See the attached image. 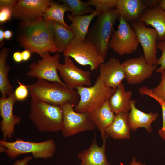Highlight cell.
I'll use <instances>...</instances> for the list:
<instances>
[{
  "label": "cell",
  "mask_w": 165,
  "mask_h": 165,
  "mask_svg": "<svg viewBox=\"0 0 165 165\" xmlns=\"http://www.w3.org/2000/svg\"><path fill=\"white\" fill-rule=\"evenodd\" d=\"M16 37L21 46L31 53H37L41 57L46 52H57L51 21L43 17L31 22L21 21Z\"/></svg>",
  "instance_id": "6da1fadb"
},
{
  "label": "cell",
  "mask_w": 165,
  "mask_h": 165,
  "mask_svg": "<svg viewBox=\"0 0 165 165\" xmlns=\"http://www.w3.org/2000/svg\"><path fill=\"white\" fill-rule=\"evenodd\" d=\"M26 86L32 100L59 106L67 103L75 106L79 100L76 91L69 89L58 82L38 79L35 83Z\"/></svg>",
  "instance_id": "7a4b0ae2"
},
{
  "label": "cell",
  "mask_w": 165,
  "mask_h": 165,
  "mask_svg": "<svg viewBox=\"0 0 165 165\" xmlns=\"http://www.w3.org/2000/svg\"><path fill=\"white\" fill-rule=\"evenodd\" d=\"M92 25L85 40L94 45L98 54L105 60L110 48L114 27L119 15L116 9L100 12Z\"/></svg>",
  "instance_id": "3957f363"
},
{
  "label": "cell",
  "mask_w": 165,
  "mask_h": 165,
  "mask_svg": "<svg viewBox=\"0 0 165 165\" xmlns=\"http://www.w3.org/2000/svg\"><path fill=\"white\" fill-rule=\"evenodd\" d=\"M29 117L40 132H55L61 131L63 112L61 106L32 99Z\"/></svg>",
  "instance_id": "277c9868"
},
{
  "label": "cell",
  "mask_w": 165,
  "mask_h": 165,
  "mask_svg": "<svg viewBox=\"0 0 165 165\" xmlns=\"http://www.w3.org/2000/svg\"><path fill=\"white\" fill-rule=\"evenodd\" d=\"M79 100L74 110L79 113H90L98 108L109 100L116 90L107 86L98 76L93 86L76 89Z\"/></svg>",
  "instance_id": "5b68a950"
},
{
  "label": "cell",
  "mask_w": 165,
  "mask_h": 165,
  "mask_svg": "<svg viewBox=\"0 0 165 165\" xmlns=\"http://www.w3.org/2000/svg\"><path fill=\"white\" fill-rule=\"evenodd\" d=\"M0 145L6 148L5 153L11 159L29 153L35 159L49 158L54 154L56 148L55 142L52 139L40 142L26 141L21 138L9 142L2 139L0 140Z\"/></svg>",
  "instance_id": "8992f818"
},
{
  "label": "cell",
  "mask_w": 165,
  "mask_h": 165,
  "mask_svg": "<svg viewBox=\"0 0 165 165\" xmlns=\"http://www.w3.org/2000/svg\"><path fill=\"white\" fill-rule=\"evenodd\" d=\"M61 106L63 112L61 131L64 137H68L79 132L97 128L89 113L75 112L74 108L75 106L70 103Z\"/></svg>",
  "instance_id": "52a82bcc"
},
{
  "label": "cell",
  "mask_w": 165,
  "mask_h": 165,
  "mask_svg": "<svg viewBox=\"0 0 165 165\" xmlns=\"http://www.w3.org/2000/svg\"><path fill=\"white\" fill-rule=\"evenodd\" d=\"M63 53L64 57L73 58L81 65H89L91 71L99 68L105 60L97 53L90 42L75 38Z\"/></svg>",
  "instance_id": "ba28073f"
},
{
  "label": "cell",
  "mask_w": 165,
  "mask_h": 165,
  "mask_svg": "<svg viewBox=\"0 0 165 165\" xmlns=\"http://www.w3.org/2000/svg\"><path fill=\"white\" fill-rule=\"evenodd\" d=\"M117 29L113 30L109 46L120 55L131 54L136 51L139 42L134 30L123 17L119 16Z\"/></svg>",
  "instance_id": "9c48e42d"
},
{
  "label": "cell",
  "mask_w": 165,
  "mask_h": 165,
  "mask_svg": "<svg viewBox=\"0 0 165 165\" xmlns=\"http://www.w3.org/2000/svg\"><path fill=\"white\" fill-rule=\"evenodd\" d=\"M50 53L49 52L46 53L41 59L31 63L28 66L29 71L26 75L51 82H58L66 86L58 73L60 54L57 53L51 55Z\"/></svg>",
  "instance_id": "30bf717a"
},
{
  "label": "cell",
  "mask_w": 165,
  "mask_h": 165,
  "mask_svg": "<svg viewBox=\"0 0 165 165\" xmlns=\"http://www.w3.org/2000/svg\"><path fill=\"white\" fill-rule=\"evenodd\" d=\"M130 23L142 47L146 61L150 65H156L158 60L157 32L154 28L147 27L142 22L137 21Z\"/></svg>",
  "instance_id": "8fae6325"
},
{
  "label": "cell",
  "mask_w": 165,
  "mask_h": 165,
  "mask_svg": "<svg viewBox=\"0 0 165 165\" xmlns=\"http://www.w3.org/2000/svg\"><path fill=\"white\" fill-rule=\"evenodd\" d=\"M58 71L69 89L74 90L79 87L91 85V72L77 67L69 57H64V63L59 64Z\"/></svg>",
  "instance_id": "7c38bea8"
},
{
  "label": "cell",
  "mask_w": 165,
  "mask_h": 165,
  "mask_svg": "<svg viewBox=\"0 0 165 165\" xmlns=\"http://www.w3.org/2000/svg\"><path fill=\"white\" fill-rule=\"evenodd\" d=\"M50 0H19L14 7L13 17L21 21L31 22L43 17Z\"/></svg>",
  "instance_id": "4fadbf2b"
},
{
  "label": "cell",
  "mask_w": 165,
  "mask_h": 165,
  "mask_svg": "<svg viewBox=\"0 0 165 165\" xmlns=\"http://www.w3.org/2000/svg\"><path fill=\"white\" fill-rule=\"evenodd\" d=\"M125 70L126 78L130 84L142 82L149 78L156 70L157 65L148 64L144 56L130 58L122 63Z\"/></svg>",
  "instance_id": "5bb4252c"
},
{
  "label": "cell",
  "mask_w": 165,
  "mask_h": 165,
  "mask_svg": "<svg viewBox=\"0 0 165 165\" xmlns=\"http://www.w3.org/2000/svg\"><path fill=\"white\" fill-rule=\"evenodd\" d=\"M16 101L14 91L6 98H0V116L2 118L0 128L2 139L4 140L12 137L15 126L20 123V117L13 113L14 105Z\"/></svg>",
  "instance_id": "9a60e30c"
},
{
  "label": "cell",
  "mask_w": 165,
  "mask_h": 165,
  "mask_svg": "<svg viewBox=\"0 0 165 165\" xmlns=\"http://www.w3.org/2000/svg\"><path fill=\"white\" fill-rule=\"evenodd\" d=\"M99 75L108 86L116 90L118 86L126 78L124 67L119 60L110 58L106 62L101 64L99 68Z\"/></svg>",
  "instance_id": "2e32d148"
},
{
  "label": "cell",
  "mask_w": 165,
  "mask_h": 165,
  "mask_svg": "<svg viewBox=\"0 0 165 165\" xmlns=\"http://www.w3.org/2000/svg\"><path fill=\"white\" fill-rule=\"evenodd\" d=\"M107 139L103 140L102 145L97 144V135L95 133L92 142L87 149L82 150L77 155L82 165H111L106 155V142Z\"/></svg>",
  "instance_id": "e0dca14e"
},
{
  "label": "cell",
  "mask_w": 165,
  "mask_h": 165,
  "mask_svg": "<svg viewBox=\"0 0 165 165\" xmlns=\"http://www.w3.org/2000/svg\"><path fill=\"white\" fill-rule=\"evenodd\" d=\"M137 100L131 99L130 101L131 111L128 114V120L130 129L134 132L139 128H145L148 133L152 132L153 129L151 126L152 123L158 117L157 113L151 112L145 113L136 108Z\"/></svg>",
  "instance_id": "ac0fdd59"
},
{
  "label": "cell",
  "mask_w": 165,
  "mask_h": 165,
  "mask_svg": "<svg viewBox=\"0 0 165 165\" xmlns=\"http://www.w3.org/2000/svg\"><path fill=\"white\" fill-rule=\"evenodd\" d=\"M138 21L153 27L158 33L157 41H165V11L159 6L146 9Z\"/></svg>",
  "instance_id": "d6986e66"
},
{
  "label": "cell",
  "mask_w": 165,
  "mask_h": 165,
  "mask_svg": "<svg viewBox=\"0 0 165 165\" xmlns=\"http://www.w3.org/2000/svg\"><path fill=\"white\" fill-rule=\"evenodd\" d=\"M116 9L119 16L131 23L138 21L148 8L141 0H117Z\"/></svg>",
  "instance_id": "ffe728a7"
},
{
  "label": "cell",
  "mask_w": 165,
  "mask_h": 165,
  "mask_svg": "<svg viewBox=\"0 0 165 165\" xmlns=\"http://www.w3.org/2000/svg\"><path fill=\"white\" fill-rule=\"evenodd\" d=\"M128 112H121L115 114L113 121L105 129L108 135L114 139H129L130 128Z\"/></svg>",
  "instance_id": "44dd1931"
},
{
  "label": "cell",
  "mask_w": 165,
  "mask_h": 165,
  "mask_svg": "<svg viewBox=\"0 0 165 165\" xmlns=\"http://www.w3.org/2000/svg\"><path fill=\"white\" fill-rule=\"evenodd\" d=\"M111 110L109 100L100 107L89 113L90 117L100 132L102 140L109 137L105 129L112 123L115 116Z\"/></svg>",
  "instance_id": "7402d4cb"
},
{
  "label": "cell",
  "mask_w": 165,
  "mask_h": 165,
  "mask_svg": "<svg viewBox=\"0 0 165 165\" xmlns=\"http://www.w3.org/2000/svg\"><path fill=\"white\" fill-rule=\"evenodd\" d=\"M100 13L95 10L89 14L81 16H75L72 14H68L67 17L72 22L69 26L75 38L83 41L85 40L91 22Z\"/></svg>",
  "instance_id": "603a6c76"
},
{
  "label": "cell",
  "mask_w": 165,
  "mask_h": 165,
  "mask_svg": "<svg viewBox=\"0 0 165 165\" xmlns=\"http://www.w3.org/2000/svg\"><path fill=\"white\" fill-rule=\"evenodd\" d=\"M132 95V91H126L122 82L109 100L111 110L115 114L122 111L128 112L131 109L130 101Z\"/></svg>",
  "instance_id": "cb8c5ba5"
},
{
  "label": "cell",
  "mask_w": 165,
  "mask_h": 165,
  "mask_svg": "<svg viewBox=\"0 0 165 165\" xmlns=\"http://www.w3.org/2000/svg\"><path fill=\"white\" fill-rule=\"evenodd\" d=\"M51 22L54 43L57 52H63L75 38L74 36L72 31L64 25L56 21Z\"/></svg>",
  "instance_id": "d4e9b609"
},
{
  "label": "cell",
  "mask_w": 165,
  "mask_h": 165,
  "mask_svg": "<svg viewBox=\"0 0 165 165\" xmlns=\"http://www.w3.org/2000/svg\"><path fill=\"white\" fill-rule=\"evenodd\" d=\"M9 49L3 48L0 52V91L1 97L7 98L13 92V86L10 83L8 73L10 68L6 65Z\"/></svg>",
  "instance_id": "484cf974"
},
{
  "label": "cell",
  "mask_w": 165,
  "mask_h": 165,
  "mask_svg": "<svg viewBox=\"0 0 165 165\" xmlns=\"http://www.w3.org/2000/svg\"><path fill=\"white\" fill-rule=\"evenodd\" d=\"M67 11L71 12L70 8L67 4L64 3L60 4L51 1L50 5L47 9L43 18L46 20L60 23L71 30L70 26L66 24L64 19V14Z\"/></svg>",
  "instance_id": "4316f807"
},
{
  "label": "cell",
  "mask_w": 165,
  "mask_h": 165,
  "mask_svg": "<svg viewBox=\"0 0 165 165\" xmlns=\"http://www.w3.org/2000/svg\"><path fill=\"white\" fill-rule=\"evenodd\" d=\"M161 75V81L159 84L155 88L148 89L146 87L140 88L139 92L141 95L149 96L156 101L159 103H165V70L162 72Z\"/></svg>",
  "instance_id": "83f0119b"
},
{
  "label": "cell",
  "mask_w": 165,
  "mask_h": 165,
  "mask_svg": "<svg viewBox=\"0 0 165 165\" xmlns=\"http://www.w3.org/2000/svg\"><path fill=\"white\" fill-rule=\"evenodd\" d=\"M60 2L67 4L70 8L72 14L75 16H81L85 14H90L95 10L86 2L81 0H61Z\"/></svg>",
  "instance_id": "f1b7e54d"
},
{
  "label": "cell",
  "mask_w": 165,
  "mask_h": 165,
  "mask_svg": "<svg viewBox=\"0 0 165 165\" xmlns=\"http://www.w3.org/2000/svg\"><path fill=\"white\" fill-rule=\"evenodd\" d=\"M117 0H88L86 2L90 6H94L95 10L101 12L116 7Z\"/></svg>",
  "instance_id": "f546056e"
},
{
  "label": "cell",
  "mask_w": 165,
  "mask_h": 165,
  "mask_svg": "<svg viewBox=\"0 0 165 165\" xmlns=\"http://www.w3.org/2000/svg\"><path fill=\"white\" fill-rule=\"evenodd\" d=\"M16 79L19 86L14 91V94L17 101H22L27 97L29 90L26 85L22 83L17 79Z\"/></svg>",
  "instance_id": "4dcf8cb0"
},
{
  "label": "cell",
  "mask_w": 165,
  "mask_h": 165,
  "mask_svg": "<svg viewBox=\"0 0 165 165\" xmlns=\"http://www.w3.org/2000/svg\"><path fill=\"white\" fill-rule=\"evenodd\" d=\"M157 48L161 52V55L158 59L156 64L157 66L160 65L159 68H156V72L158 73H161L165 70V41H158L157 42Z\"/></svg>",
  "instance_id": "1f68e13d"
},
{
  "label": "cell",
  "mask_w": 165,
  "mask_h": 165,
  "mask_svg": "<svg viewBox=\"0 0 165 165\" xmlns=\"http://www.w3.org/2000/svg\"><path fill=\"white\" fill-rule=\"evenodd\" d=\"M13 9L9 7H0V24H4L10 20L13 17Z\"/></svg>",
  "instance_id": "d6a6232c"
},
{
  "label": "cell",
  "mask_w": 165,
  "mask_h": 165,
  "mask_svg": "<svg viewBox=\"0 0 165 165\" xmlns=\"http://www.w3.org/2000/svg\"><path fill=\"white\" fill-rule=\"evenodd\" d=\"M159 104L162 108L163 123L162 128L158 131V134L162 139L165 141V103L160 102Z\"/></svg>",
  "instance_id": "836d02e7"
},
{
  "label": "cell",
  "mask_w": 165,
  "mask_h": 165,
  "mask_svg": "<svg viewBox=\"0 0 165 165\" xmlns=\"http://www.w3.org/2000/svg\"><path fill=\"white\" fill-rule=\"evenodd\" d=\"M141 1L148 9H153L159 6V0H142Z\"/></svg>",
  "instance_id": "e575fe53"
},
{
  "label": "cell",
  "mask_w": 165,
  "mask_h": 165,
  "mask_svg": "<svg viewBox=\"0 0 165 165\" xmlns=\"http://www.w3.org/2000/svg\"><path fill=\"white\" fill-rule=\"evenodd\" d=\"M17 1L16 0H0V7H9L14 10Z\"/></svg>",
  "instance_id": "d590c367"
},
{
  "label": "cell",
  "mask_w": 165,
  "mask_h": 165,
  "mask_svg": "<svg viewBox=\"0 0 165 165\" xmlns=\"http://www.w3.org/2000/svg\"><path fill=\"white\" fill-rule=\"evenodd\" d=\"M32 156H27L21 160H16L12 165H25L32 159Z\"/></svg>",
  "instance_id": "8d00e7d4"
},
{
  "label": "cell",
  "mask_w": 165,
  "mask_h": 165,
  "mask_svg": "<svg viewBox=\"0 0 165 165\" xmlns=\"http://www.w3.org/2000/svg\"><path fill=\"white\" fill-rule=\"evenodd\" d=\"M13 60L16 63H19L23 61L21 52L16 51L14 53L13 56Z\"/></svg>",
  "instance_id": "74e56055"
},
{
  "label": "cell",
  "mask_w": 165,
  "mask_h": 165,
  "mask_svg": "<svg viewBox=\"0 0 165 165\" xmlns=\"http://www.w3.org/2000/svg\"><path fill=\"white\" fill-rule=\"evenodd\" d=\"M31 53L28 50H25L21 52L23 61H25L28 60L31 56Z\"/></svg>",
  "instance_id": "f35d334b"
},
{
  "label": "cell",
  "mask_w": 165,
  "mask_h": 165,
  "mask_svg": "<svg viewBox=\"0 0 165 165\" xmlns=\"http://www.w3.org/2000/svg\"><path fill=\"white\" fill-rule=\"evenodd\" d=\"M4 38L7 40H9L12 38L13 33L9 30H6L4 31Z\"/></svg>",
  "instance_id": "ab89813d"
},
{
  "label": "cell",
  "mask_w": 165,
  "mask_h": 165,
  "mask_svg": "<svg viewBox=\"0 0 165 165\" xmlns=\"http://www.w3.org/2000/svg\"><path fill=\"white\" fill-rule=\"evenodd\" d=\"M4 38V31L3 30L0 29V47H2L4 44L3 40Z\"/></svg>",
  "instance_id": "60d3db41"
},
{
  "label": "cell",
  "mask_w": 165,
  "mask_h": 165,
  "mask_svg": "<svg viewBox=\"0 0 165 165\" xmlns=\"http://www.w3.org/2000/svg\"><path fill=\"white\" fill-rule=\"evenodd\" d=\"M130 165H145V164L141 163L140 161L137 162L135 158L133 157L130 163Z\"/></svg>",
  "instance_id": "b9f144b4"
},
{
  "label": "cell",
  "mask_w": 165,
  "mask_h": 165,
  "mask_svg": "<svg viewBox=\"0 0 165 165\" xmlns=\"http://www.w3.org/2000/svg\"><path fill=\"white\" fill-rule=\"evenodd\" d=\"M158 6L162 9L165 11V0H159Z\"/></svg>",
  "instance_id": "7bdbcfd3"
},
{
  "label": "cell",
  "mask_w": 165,
  "mask_h": 165,
  "mask_svg": "<svg viewBox=\"0 0 165 165\" xmlns=\"http://www.w3.org/2000/svg\"><path fill=\"white\" fill-rule=\"evenodd\" d=\"M6 148L5 147L0 145V152H6Z\"/></svg>",
  "instance_id": "ee69618b"
},
{
  "label": "cell",
  "mask_w": 165,
  "mask_h": 165,
  "mask_svg": "<svg viewBox=\"0 0 165 165\" xmlns=\"http://www.w3.org/2000/svg\"><path fill=\"white\" fill-rule=\"evenodd\" d=\"M25 165H28V163H27V164H26Z\"/></svg>",
  "instance_id": "f6af8a7d"
},
{
  "label": "cell",
  "mask_w": 165,
  "mask_h": 165,
  "mask_svg": "<svg viewBox=\"0 0 165 165\" xmlns=\"http://www.w3.org/2000/svg\"><path fill=\"white\" fill-rule=\"evenodd\" d=\"M80 165H82L81 164Z\"/></svg>",
  "instance_id": "bcb514c9"
}]
</instances>
